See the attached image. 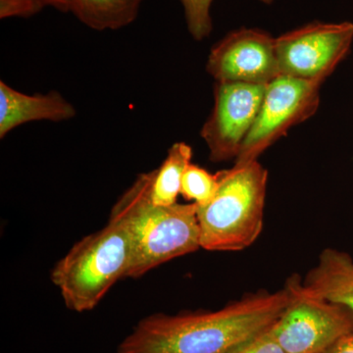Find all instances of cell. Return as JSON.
<instances>
[{
	"instance_id": "cell-1",
	"label": "cell",
	"mask_w": 353,
	"mask_h": 353,
	"mask_svg": "<svg viewBox=\"0 0 353 353\" xmlns=\"http://www.w3.org/2000/svg\"><path fill=\"white\" fill-rule=\"evenodd\" d=\"M292 299L289 284L206 312L143 318L116 353H230L270 328Z\"/></svg>"
},
{
	"instance_id": "cell-2",
	"label": "cell",
	"mask_w": 353,
	"mask_h": 353,
	"mask_svg": "<svg viewBox=\"0 0 353 353\" xmlns=\"http://www.w3.org/2000/svg\"><path fill=\"white\" fill-rule=\"evenodd\" d=\"M153 171L139 174L119 197L110 218L124 228L132 245L126 278H139L159 265L201 248L196 203L157 205L152 201Z\"/></svg>"
},
{
	"instance_id": "cell-3",
	"label": "cell",
	"mask_w": 353,
	"mask_h": 353,
	"mask_svg": "<svg viewBox=\"0 0 353 353\" xmlns=\"http://www.w3.org/2000/svg\"><path fill=\"white\" fill-rule=\"evenodd\" d=\"M214 196L197 206L201 248L209 252H240L263 229L268 172L257 161L218 172Z\"/></svg>"
},
{
	"instance_id": "cell-4",
	"label": "cell",
	"mask_w": 353,
	"mask_h": 353,
	"mask_svg": "<svg viewBox=\"0 0 353 353\" xmlns=\"http://www.w3.org/2000/svg\"><path fill=\"white\" fill-rule=\"evenodd\" d=\"M132 245L124 228L108 224L73 245L51 271L66 307L75 312L92 310L120 279L126 278Z\"/></svg>"
},
{
	"instance_id": "cell-5",
	"label": "cell",
	"mask_w": 353,
	"mask_h": 353,
	"mask_svg": "<svg viewBox=\"0 0 353 353\" xmlns=\"http://www.w3.org/2000/svg\"><path fill=\"white\" fill-rule=\"evenodd\" d=\"M288 284L292 301L271 326L285 352L324 353L353 331L352 310L315 296L297 276L289 279Z\"/></svg>"
},
{
	"instance_id": "cell-6",
	"label": "cell",
	"mask_w": 353,
	"mask_h": 353,
	"mask_svg": "<svg viewBox=\"0 0 353 353\" xmlns=\"http://www.w3.org/2000/svg\"><path fill=\"white\" fill-rule=\"evenodd\" d=\"M322 83L281 75L267 85L259 116L234 166L257 161L290 128L312 117L319 108Z\"/></svg>"
},
{
	"instance_id": "cell-7",
	"label": "cell",
	"mask_w": 353,
	"mask_h": 353,
	"mask_svg": "<svg viewBox=\"0 0 353 353\" xmlns=\"http://www.w3.org/2000/svg\"><path fill=\"white\" fill-rule=\"evenodd\" d=\"M275 43L281 75L324 83L352 48L353 23H309Z\"/></svg>"
},
{
	"instance_id": "cell-8",
	"label": "cell",
	"mask_w": 353,
	"mask_h": 353,
	"mask_svg": "<svg viewBox=\"0 0 353 353\" xmlns=\"http://www.w3.org/2000/svg\"><path fill=\"white\" fill-rule=\"evenodd\" d=\"M265 90L266 85L216 82L214 106L201 131L211 161L236 159L259 116Z\"/></svg>"
},
{
	"instance_id": "cell-9",
	"label": "cell",
	"mask_w": 353,
	"mask_h": 353,
	"mask_svg": "<svg viewBox=\"0 0 353 353\" xmlns=\"http://www.w3.org/2000/svg\"><path fill=\"white\" fill-rule=\"evenodd\" d=\"M275 39L259 29L234 30L213 46L206 71L216 82L269 85L281 76Z\"/></svg>"
},
{
	"instance_id": "cell-10",
	"label": "cell",
	"mask_w": 353,
	"mask_h": 353,
	"mask_svg": "<svg viewBox=\"0 0 353 353\" xmlns=\"http://www.w3.org/2000/svg\"><path fill=\"white\" fill-rule=\"evenodd\" d=\"M76 108L60 92L26 94L0 82V138L32 121L63 122L73 119Z\"/></svg>"
},
{
	"instance_id": "cell-11",
	"label": "cell",
	"mask_w": 353,
	"mask_h": 353,
	"mask_svg": "<svg viewBox=\"0 0 353 353\" xmlns=\"http://www.w3.org/2000/svg\"><path fill=\"white\" fill-rule=\"evenodd\" d=\"M303 284L315 296L353 312V259L347 252L325 248Z\"/></svg>"
},
{
	"instance_id": "cell-12",
	"label": "cell",
	"mask_w": 353,
	"mask_h": 353,
	"mask_svg": "<svg viewBox=\"0 0 353 353\" xmlns=\"http://www.w3.org/2000/svg\"><path fill=\"white\" fill-rule=\"evenodd\" d=\"M145 0H71L70 12L94 31H117L138 18Z\"/></svg>"
},
{
	"instance_id": "cell-13",
	"label": "cell",
	"mask_w": 353,
	"mask_h": 353,
	"mask_svg": "<svg viewBox=\"0 0 353 353\" xmlns=\"http://www.w3.org/2000/svg\"><path fill=\"white\" fill-rule=\"evenodd\" d=\"M192 146L183 141L174 143L159 168L153 170L152 201L157 205L176 203L181 194L182 181L188 166L192 163Z\"/></svg>"
},
{
	"instance_id": "cell-14",
	"label": "cell",
	"mask_w": 353,
	"mask_h": 353,
	"mask_svg": "<svg viewBox=\"0 0 353 353\" xmlns=\"http://www.w3.org/2000/svg\"><path fill=\"white\" fill-rule=\"evenodd\" d=\"M218 185V172L211 174L205 169L190 163L183 175L181 194L187 201H192L197 206H201L214 196Z\"/></svg>"
},
{
	"instance_id": "cell-15",
	"label": "cell",
	"mask_w": 353,
	"mask_h": 353,
	"mask_svg": "<svg viewBox=\"0 0 353 353\" xmlns=\"http://www.w3.org/2000/svg\"><path fill=\"white\" fill-rule=\"evenodd\" d=\"M185 13V23L190 36L196 41H203L213 30L211 6L214 0H180Z\"/></svg>"
},
{
	"instance_id": "cell-16",
	"label": "cell",
	"mask_w": 353,
	"mask_h": 353,
	"mask_svg": "<svg viewBox=\"0 0 353 353\" xmlns=\"http://www.w3.org/2000/svg\"><path fill=\"white\" fill-rule=\"evenodd\" d=\"M46 7L41 0H0V18H29Z\"/></svg>"
},
{
	"instance_id": "cell-17",
	"label": "cell",
	"mask_w": 353,
	"mask_h": 353,
	"mask_svg": "<svg viewBox=\"0 0 353 353\" xmlns=\"http://www.w3.org/2000/svg\"><path fill=\"white\" fill-rule=\"evenodd\" d=\"M230 353H287L276 340L271 327Z\"/></svg>"
},
{
	"instance_id": "cell-18",
	"label": "cell",
	"mask_w": 353,
	"mask_h": 353,
	"mask_svg": "<svg viewBox=\"0 0 353 353\" xmlns=\"http://www.w3.org/2000/svg\"><path fill=\"white\" fill-rule=\"evenodd\" d=\"M324 353H353V331L341 336Z\"/></svg>"
},
{
	"instance_id": "cell-19",
	"label": "cell",
	"mask_w": 353,
	"mask_h": 353,
	"mask_svg": "<svg viewBox=\"0 0 353 353\" xmlns=\"http://www.w3.org/2000/svg\"><path fill=\"white\" fill-rule=\"evenodd\" d=\"M46 6H51L61 12H70V2L71 0H41Z\"/></svg>"
},
{
	"instance_id": "cell-20",
	"label": "cell",
	"mask_w": 353,
	"mask_h": 353,
	"mask_svg": "<svg viewBox=\"0 0 353 353\" xmlns=\"http://www.w3.org/2000/svg\"><path fill=\"white\" fill-rule=\"evenodd\" d=\"M259 1L263 2V3L269 4V6H270V4L273 3L274 0H259Z\"/></svg>"
}]
</instances>
